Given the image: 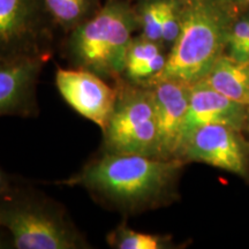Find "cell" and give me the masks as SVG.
<instances>
[{"instance_id":"6da1fadb","label":"cell","mask_w":249,"mask_h":249,"mask_svg":"<svg viewBox=\"0 0 249 249\" xmlns=\"http://www.w3.org/2000/svg\"><path fill=\"white\" fill-rule=\"evenodd\" d=\"M182 161L103 151L79 172L55 183L86 189L99 204L128 217L171 198Z\"/></svg>"},{"instance_id":"7a4b0ae2","label":"cell","mask_w":249,"mask_h":249,"mask_svg":"<svg viewBox=\"0 0 249 249\" xmlns=\"http://www.w3.org/2000/svg\"><path fill=\"white\" fill-rule=\"evenodd\" d=\"M139 30L135 7L127 0H107L88 20L68 33L65 55L71 67L117 82L123 79L127 51Z\"/></svg>"},{"instance_id":"3957f363","label":"cell","mask_w":249,"mask_h":249,"mask_svg":"<svg viewBox=\"0 0 249 249\" xmlns=\"http://www.w3.org/2000/svg\"><path fill=\"white\" fill-rule=\"evenodd\" d=\"M0 227L17 249L91 248L59 202L17 180L0 193Z\"/></svg>"},{"instance_id":"277c9868","label":"cell","mask_w":249,"mask_h":249,"mask_svg":"<svg viewBox=\"0 0 249 249\" xmlns=\"http://www.w3.org/2000/svg\"><path fill=\"white\" fill-rule=\"evenodd\" d=\"M222 2L181 0L179 36L171 46L163 71L156 80L170 79L194 85L209 73L227 46L231 30Z\"/></svg>"},{"instance_id":"5b68a950","label":"cell","mask_w":249,"mask_h":249,"mask_svg":"<svg viewBox=\"0 0 249 249\" xmlns=\"http://www.w3.org/2000/svg\"><path fill=\"white\" fill-rule=\"evenodd\" d=\"M117 101L103 130V151L158 158V127L150 89L124 79L113 83Z\"/></svg>"},{"instance_id":"8992f818","label":"cell","mask_w":249,"mask_h":249,"mask_svg":"<svg viewBox=\"0 0 249 249\" xmlns=\"http://www.w3.org/2000/svg\"><path fill=\"white\" fill-rule=\"evenodd\" d=\"M40 0H0V57L49 55Z\"/></svg>"},{"instance_id":"52a82bcc","label":"cell","mask_w":249,"mask_h":249,"mask_svg":"<svg viewBox=\"0 0 249 249\" xmlns=\"http://www.w3.org/2000/svg\"><path fill=\"white\" fill-rule=\"evenodd\" d=\"M55 86L61 97L80 116L105 129L117 101V87L92 71L58 68Z\"/></svg>"},{"instance_id":"ba28073f","label":"cell","mask_w":249,"mask_h":249,"mask_svg":"<svg viewBox=\"0 0 249 249\" xmlns=\"http://www.w3.org/2000/svg\"><path fill=\"white\" fill-rule=\"evenodd\" d=\"M49 55L0 57V117H36L37 85Z\"/></svg>"},{"instance_id":"9c48e42d","label":"cell","mask_w":249,"mask_h":249,"mask_svg":"<svg viewBox=\"0 0 249 249\" xmlns=\"http://www.w3.org/2000/svg\"><path fill=\"white\" fill-rule=\"evenodd\" d=\"M191 86L170 79L156 80L147 86L157 120L158 158L180 160Z\"/></svg>"},{"instance_id":"30bf717a","label":"cell","mask_w":249,"mask_h":249,"mask_svg":"<svg viewBox=\"0 0 249 249\" xmlns=\"http://www.w3.org/2000/svg\"><path fill=\"white\" fill-rule=\"evenodd\" d=\"M235 129L225 124H205L186 139L180 160L201 161L227 172H245V155Z\"/></svg>"},{"instance_id":"8fae6325","label":"cell","mask_w":249,"mask_h":249,"mask_svg":"<svg viewBox=\"0 0 249 249\" xmlns=\"http://www.w3.org/2000/svg\"><path fill=\"white\" fill-rule=\"evenodd\" d=\"M244 105L227 98L202 81H197L191 86L183 143L193 130L201 126L218 124L239 129L244 124Z\"/></svg>"},{"instance_id":"7c38bea8","label":"cell","mask_w":249,"mask_h":249,"mask_svg":"<svg viewBox=\"0 0 249 249\" xmlns=\"http://www.w3.org/2000/svg\"><path fill=\"white\" fill-rule=\"evenodd\" d=\"M161 43L134 36L127 51L123 77L133 85L148 86L163 71L167 54H164Z\"/></svg>"},{"instance_id":"4fadbf2b","label":"cell","mask_w":249,"mask_h":249,"mask_svg":"<svg viewBox=\"0 0 249 249\" xmlns=\"http://www.w3.org/2000/svg\"><path fill=\"white\" fill-rule=\"evenodd\" d=\"M200 81L227 98L249 107V60L222 54Z\"/></svg>"},{"instance_id":"5bb4252c","label":"cell","mask_w":249,"mask_h":249,"mask_svg":"<svg viewBox=\"0 0 249 249\" xmlns=\"http://www.w3.org/2000/svg\"><path fill=\"white\" fill-rule=\"evenodd\" d=\"M51 21L70 33L101 7L99 0H40Z\"/></svg>"},{"instance_id":"9a60e30c","label":"cell","mask_w":249,"mask_h":249,"mask_svg":"<svg viewBox=\"0 0 249 249\" xmlns=\"http://www.w3.org/2000/svg\"><path fill=\"white\" fill-rule=\"evenodd\" d=\"M107 242L114 249H161L167 247V239L151 233L139 232L121 223L107 235Z\"/></svg>"},{"instance_id":"2e32d148","label":"cell","mask_w":249,"mask_h":249,"mask_svg":"<svg viewBox=\"0 0 249 249\" xmlns=\"http://www.w3.org/2000/svg\"><path fill=\"white\" fill-rule=\"evenodd\" d=\"M164 0H141L135 7L140 35L161 43V15Z\"/></svg>"},{"instance_id":"e0dca14e","label":"cell","mask_w":249,"mask_h":249,"mask_svg":"<svg viewBox=\"0 0 249 249\" xmlns=\"http://www.w3.org/2000/svg\"><path fill=\"white\" fill-rule=\"evenodd\" d=\"M181 28V0H164L161 15V44L172 46Z\"/></svg>"},{"instance_id":"ac0fdd59","label":"cell","mask_w":249,"mask_h":249,"mask_svg":"<svg viewBox=\"0 0 249 249\" xmlns=\"http://www.w3.org/2000/svg\"><path fill=\"white\" fill-rule=\"evenodd\" d=\"M249 33V18H245L239 20L231 28L227 39V46L230 49V55L236 59L240 58L244 51L246 43H247Z\"/></svg>"},{"instance_id":"d6986e66","label":"cell","mask_w":249,"mask_h":249,"mask_svg":"<svg viewBox=\"0 0 249 249\" xmlns=\"http://www.w3.org/2000/svg\"><path fill=\"white\" fill-rule=\"evenodd\" d=\"M14 181L15 179L13 177L9 176L8 173H6L5 171L0 167V193L4 192L5 189L8 188V187H11L13 185Z\"/></svg>"},{"instance_id":"ffe728a7","label":"cell","mask_w":249,"mask_h":249,"mask_svg":"<svg viewBox=\"0 0 249 249\" xmlns=\"http://www.w3.org/2000/svg\"><path fill=\"white\" fill-rule=\"evenodd\" d=\"M6 248H13L12 245V239L7 232H5V230L2 227H0V249H6Z\"/></svg>"},{"instance_id":"44dd1931","label":"cell","mask_w":249,"mask_h":249,"mask_svg":"<svg viewBox=\"0 0 249 249\" xmlns=\"http://www.w3.org/2000/svg\"><path fill=\"white\" fill-rule=\"evenodd\" d=\"M240 60H249V33H248V38H247V43H246L244 51L240 55Z\"/></svg>"},{"instance_id":"7402d4cb","label":"cell","mask_w":249,"mask_h":249,"mask_svg":"<svg viewBox=\"0 0 249 249\" xmlns=\"http://www.w3.org/2000/svg\"><path fill=\"white\" fill-rule=\"evenodd\" d=\"M223 2H234V1H241V0H222Z\"/></svg>"},{"instance_id":"603a6c76","label":"cell","mask_w":249,"mask_h":249,"mask_svg":"<svg viewBox=\"0 0 249 249\" xmlns=\"http://www.w3.org/2000/svg\"><path fill=\"white\" fill-rule=\"evenodd\" d=\"M245 1H246V2H248V5H249V0H245Z\"/></svg>"}]
</instances>
